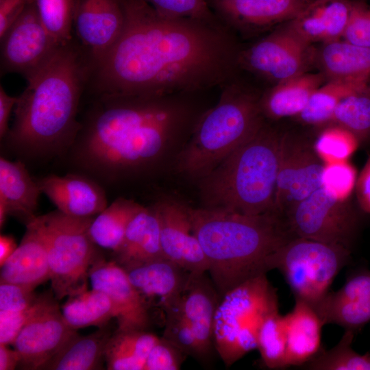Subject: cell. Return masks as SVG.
<instances>
[{"label":"cell","instance_id":"1","mask_svg":"<svg viewBox=\"0 0 370 370\" xmlns=\"http://www.w3.org/2000/svg\"><path fill=\"white\" fill-rule=\"evenodd\" d=\"M122 34L96 64L98 95L204 92L237 76L241 49L223 23L160 14L143 0H121Z\"/></svg>","mask_w":370,"mask_h":370},{"label":"cell","instance_id":"2","mask_svg":"<svg viewBox=\"0 0 370 370\" xmlns=\"http://www.w3.org/2000/svg\"><path fill=\"white\" fill-rule=\"evenodd\" d=\"M203 92L98 95L73 144L86 169L110 181L173 169L200 117Z\"/></svg>","mask_w":370,"mask_h":370},{"label":"cell","instance_id":"3","mask_svg":"<svg viewBox=\"0 0 370 370\" xmlns=\"http://www.w3.org/2000/svg\"><path fill=\"white\" fill-rule=\"evenodd\" d=\"M92 64L73 40L25 79L18 97L14 119L5 136L21 151L32 155L61 152L74 143L82 123L77 120L79 99L90 81Z\"/></svg>","mask_w":370,"mask_h":370},{"label":"cell","instance_id":"4","mask_svg":"<svg viewBox=\"0 0 370 370\" xmlns=\"http://www.w3.org/2000/svg\"><path fill=\"white\" fill-rule=\"evenodd\" d=\"M188 212L221 298L272 270L273 254L295 237L285 217L275 212L247 215L190 206Z\"/></svg>","mask_w":370,"mask_h":370},{"label":"cell","instance_id":"5","mask_svg":"<svg viewBox=\"0 0 370 370\" xmlns=\"http://www.w3.org/2000/svg\"><path fill=\"white\" fill-rule=\"evenodd\" d=\"M282 133L267 123L197 181L202 208L247 215L274 211Z\"/></svg>","mask_w":370,"mask_h":370},{"label":"cell","instance_id":"6","mask_svg":"<svg viewBox=\"0 0 370 370\" xmlns=\"http://www.w3.org/2000/svg\"><path fill=\"white\" fill-rule=\"evenodd\" d=\"M220 88L217 103L200 117L173 168L196 182L256 134L266 123L260 106L261 95L239 82L237 76Z\"/></svg>","mask_w":370,"mask_h":370},{"label":"cell","instance_id":"7","mask_svg":"<svg viewBox=\"0 0 370 370\" xmlns=\"http://www.w3.org/2000/svg\"><path fill=\"white\" fill-rule=\"evenodd\" d=\"M93 218L56 210L33 220L45 242L51 290L57 300L88 290L89 270L102 256L89 234Z\"/></svg>","mask_w":370,"mask_h":370},{"label":"cell","instance_id":"8","mask_svg":"<svg viewBox=\"0 0 370 370\" xmlns=\"http://www.w3.org/2000/svg\"><path fill=\"white\" fill-rule=\"evenodd\" d=\"M278 307L276 291L266 275L249 280L221 297L214 315L213 341L226 367L257 349L262 322Z\"/></svg>","mask_w":370,"mask_h":370},{"label":"cell","instance_id":"9","mask_svg":"<svg viewBox=\"0 0 370 370\" xmlns=\"http://www.w3.org/2000/svg\"><path fill=\"white\" fill-rule=\"evenodd\" d=\"M350 254L341 245L295 236L275 251L271 267L282 273L295 299L314 309L349 262Z\"/></svg>","mask_w":370,"mask_h":370},{"label":"cell","instance_id":"10","mask_svg":"<svg viewBox=\"0 0 370 370\" xmlns=\"http://www.w3.org/2000/svg\"><path fill=\"white\" fill-rule=\"evenodd\" d=\"M295 236L343 246L351 250L360 218L349 199H339L322 186L285 216Z\"/></svg>","mask_w":370,"mask_h":370},{"label":"cell","instance_id":"11","mask_svg":"<svg viewBox=\"0 0 370 370\" xmlns=\"http://www.w3.org/2000/svg\"><path fill=\"white\" fill-rule=\"evenodd\" d=\"M325 165L314 143L306 136L282 133L274 211L285 217L298 203L320 188Z\"/></svg>","mask_w":370,"mask_h":370},{"label":"cell","instance_id":"12","mask_svg":"<svg viewBox=\"0 0 370 370\" xmlns=\"http://www.w3.org/2000/svg\"><path fill=\"white\" fill-rule=\"evenodd\" d=\"M250 47L241 49L239 69L276 84L306 72L313 62L311 45L305 42L285 23Z\"/></svg>","mask_w":370,"mask_h":370},{"label":"cell","instance_id":"13","mask_svg":"<svg viewBox=\"0 0 370 370\" xmlns=\"http://www.w3.org/2000/svg\"><path fill=\"white\" fill-rule=\"evenodd\" d=\"M60 45L42 25L30 0L1 38V65L5 73L25 78L46 63Z\"/></svg>","mask_w":370,"mask_h":370},{"label":"cell","instance_id":"14","mask_svg":"<svg viewBox=\"0 0 370 370\" xmlns=\"http://www.w3.org/2000/svg\"><path fill=\"white\" fill-rule=\"evenodd\" d=\"M125 20L121 0H74L73 27L92 68L116 42Z\"/></svg>","mask_w":370,"mask_h":370},{"label":"cell","instance_id":"15","mask_svg":"<svg viewBox=\"0 0 370 370\" xmlns=\"http://www.w3.org/2000/svg\"><path fill=\"white\" fill-rule=\"evenodd\" d=\"M153 206L159 221L162 256L191 274L208 272L207 260L193 232L189 206L172 199H162Z\"/></svg>","mask_w":370,"mask_h":370},{"label":"cell","instance_id":"16","mask_svg":"<svg viewBox=\"0 0 370 370\" xmlns=\"http://www.w3.org/2000/svg\"><path fill=\"white\" fill-rule=\"evenodd\" d=\"M92 288L109 296L116 310L117 330H147L151 323V306L130 281L123 268L103 256L88 273Z\"/></svg>","mask_w":370,"mask_h":370},{"label":"cell","instance_id":"17","mask_svg":"<svg viewBox=\"0 0 370 370\" xmlns=\"http://www.w3.org/2000/svg\"><path fill=\"white\" fill-rule=\"evenodd\" d=\"M77 332L67 325L56 299L30 320L14 341L21 356L18 367L42 369Z\"/></svg>","mask_w":370,"mask_h":370},{"label":"cell","instance_id":"18","mask_svg":"<svg viewBox=\"0 0 370 370\" xmlns=\"http://www.w3.org/2000/svg\"><path fill=\"white\" fill-rule=\"evenodd\" d=\"M215 14L233 32L249 34L286 23L307 5L306 0H237L211 2Z\"/></svg>","mask_w":370,"mask_h":370},{"label":"cell","instance_id":"19","mask_svg":"<svg viewBox=\"0 0 370 370\" xmlns=\"http://www.w3.org/2000/svg\"><path fill=\"white\" fill-rule=\"evenodd\" d=\"M221 297L206 273H190L187 286L177 305L193 332L199 349V360L207 362L215 352L213 325Z\"/></svg>","mask_w":370,"mask_h":370},{"label":"cell","instance_id":"20","mask_svg":"<svg viewBox=\"0 0 370 370\" xmlns=\"http://www.w3.org/2000/svg\"><path fill=\"white\" fill-rule=\"evenodd\" d=\"M125 271L150 306L160 307L164 314L178 304L190 276L189 272L164 257Z\"/></svg>","mask_w":370,"mask_h":370},{"label":"cell","instance_id":"21","mask_svg":"<svg viewBox=\"0 0 370 370\" xmlns=\"http://www.w3.org/2000/svg\"><path fill=\"white\" fill-rule=\"evenodd\" d=\"M37 182L42 193L47 195L57 210L68 215L94 217L108 206L103 189L86 176L52 174Z\"/></svg>","mask_w":370,"mask_h":370},{"label":"cell","instance_id":"22","mask_svg":"<svg viewBox=\"0 0 370 370\" xmlns=\"http://www.w3.org/2000/svg\"><path fill=\"white\" fill-rule=\"evenodd\" d=\"M16 250L1 266L0 282L12 283L32 289L51 279L45 240L32 221Z\"/></svg>","mask_w":370,"mask_h":370},{"label":"cell","instance_id":"23","mask_svg":"<svg viewBox=\"0 0 370 370\" xmlns=\"http://www.w3.org/2000/svg\"><path fill=\"white\" fill-rule=\"evenodd\" d=\"M42 193L37 182L30 177L25 164L0 158V227L8 216L18 218L25 225L37 216L38 198Z\"/></svg>","mask_w":370,"mask_h":370},{"label":"cell","instance_id":"24","mask_svg":"<svg viewBox=\"0 0 370 370\" xmlns=\"http://www.w3.org/2000/svg\"><path fill=\"white\" fill-rule=\"evenodd\" d=\"M352 5L350 0H314L286 24L310 45L340 40L347 25Z\"/></svg>","mask_w":370,"mask_h":370},{"label":"cell","instance_id":"25","mask_svg":"<svg viewBox=\"0 0 370 370\" xmlns=\"http://www.w3.org/2000/svg\"><path fill=\"white\" fill-rule=\"evenodd\" d=\"M162 257L156 211L153 205L143 206L129 223L121 245L112 252V260L126 269Z\"/></svg>","mask_w":370,"mask_h":370},{"label":"cell","instance_id":"26","mask_svg":"<svg viewBox=\"0 0 370 370\" xmlns=\"http://www.w3.org/2000/svg\"><path fill=\"white\" fill-rule=\"evenodd\" d=\"M326 80L348 79L369 82L370 49L343 39L321 43L313 50V62Z\"/></svg>","mask_w":370,"mask_h":370},{"label":"cell","instance_id":"27","mask_svg":"<svg viewBox=\"0 0 370 370\" xmlns=\"http://www.w3.org/2000/svg\"><path fill=\"white\" fill-rule=\"evenodd\" d=\"M321 72H304L275 84L261 95L260 106L266 119L297 116L314 91L326 82Z\"/></svg>","mask_w":370,"mask_h":370},{"label":"cell","instance_id":"28","mask_svg":"<svg viewBox=\"0 0 370 370\" xmlns=\"http://www.w3.org/2000/svg\"><path fill=\"white\" fill-rule=\"evenodd\" d=\"M284 319L286 367L302 366L319 352L323 323L315 310L299 299H295L293 310Z\"/></svg>","mask_w":370,"mask_h":370},{"label":"cell","instance_id":"29","mask_svg":"<svg viewBox=\"0 0 370 370\" xmlns=\"http://www.w3.org/2000/svg\"><path fill=\"white\" fill-rule=\"evenodd\" d=\"M108 325L88 335L77 332L42 368L45 370H95L102 369L106 345L112 335Z\"/></svg>","mask_w":370,"mask_h":370},{"label":"cell","instance_id":"30","mask_svg":"<svg viewBox=\"0 0 370 370\" xmlns=\"http://www.w3.org/2000/svg\"><path fill=\"white\" fill-rule=\"evenodd\" d=\"M158 337L147 330H116L105 350L109 370H144L146 359Z\"/></svg>","mask_w":370,"mask_h":370},{"label":"cell","instance_id":"31","mask_svg":"<svg viewBox=\"0 0 370 370\" xmlns=\"http://www.w3.org/2000/svg\"><path fill=\"white\" fill-rule=\"evenodd\" d=\"M61 311L67 325L75 331L89 326L105 327L117 315L109 296L93 288L69 297Z\"/></svg>","mask_w":370,"mask_h":370},{"label":"cell","instance_id":"32","mask_svg":"<svg viewBox=\"0 0 370 370\" xmlns=\"http://www.w3.org/2000/svg\"><path fill=\"white\" fill-rule=\"evenodd\" d=\"M143 206L134 200L119 197L93 218L89 234L99 247L115 251L121 245L132 218Z\"/></svg>","mask_w":370,"mask_h":370},{"label":"cell","instance_id":"33","mask_svg":"<svg viewBox=\"0 0 370 370\" xmlns=\"http://www.w3.org/2000/svg\"><path fill=\"white\" fill-rule=\"evenodd\" d=\"M370 90L369 83L348 79H330L317 88L304 109L297 116L306 125L330 123L339 102L353 93Z\"/></svg>","mask_w":370,"mask_h":370},{"label":"cell","instance_id":"34","mask_svg":"<svg viewBox=\"0 0 370 370\" xmlns=\"http://www.w3.org/2000/svg\"><path fill=\"white\" fill-rule=\"evenodd\" d=\"M257 349L264 366L270 369L287 367L286 332L284 316L279 309L269 314L262 322L258 336Z\"/></svg>","mask_w":370,"mask_h":370},{"label":"cell","instance_id":"35","mask_svg":"<svg viewBox=\"0 0 370 370\" xmlns=\"http://www.w3.org/2000/svg\"><path fill=\"white\" fill-rule=\"evenodd\" d=\"M354 331L345 330L340 341L328 351L319 352L304 366L312 370H370V355L354 350Z\"/></svg>","mask_w":370,"mask_h":370},{"label":"cell","instance_id":"36","mask_svg":"<svg viewBox=\"0 0 370 370\" xmlns=\"http://www.w3.org/2000/svg\"><path fill=\"white\" fill-rule=\"evenodd\" d=\"M330 123L352 133L358 140L370 137V90L353 93L336 107Z\"/></svg>","mask_w":370,"mask_h":370},{"label":"cell","instance_id":"37","mask_svg":"<svg viewBox=\"0 0 370 370\" xmlns=\"http://www.w3.org/2000/svg\"><path fill=\"white\" fill-rule=\"evenodd\" d=\"M38 16L60 45L73 40L74 0H34Z\"/></svg>","mask_w":370,"mask_h":370},{"label":"cell","instance_id":"38","mask_svg":"<svg viewBox=\"0 0 370 370\" xmlns=\"http://www.w3.org/2000/svg\"><path fill=\"white\" fill-rule=\"evenodd\" d=\"M315 312L324 324L333 323L354 331L370 321V297L317 306Z\"/></svg>","mask_w":370,"mask_h":370},{"label":"cell","instance_id":"39","mask_svg":"<svg viewBox=\"0 0 370 370\" xmlns=\"http://www.w3.org/2000/svg\"><path fill=\"white\" fill-rule=\"evenodd\" d=\"M358 141L352 133L334 125L318 136L314 146L319 156L328 164L346 161L356 150Z\"/></svg>","mask_w":370,"mask_h":370},{"label":"cell","instance_id":"40","mask_svg":"<svg viewBox=\"0 0 370 370\" xmlns=\"http://www.w3.org/2000/svg\"><path fill=\"white\" fill-rule=\"evenodd\" d=\"M51 291L39 295L29 308L15 312H0V343L12 345L22 328L56 300Z\"/></svg>","mask_w":370,"mask_h":370},{"label":"cell","instance_id":"41","mask_svg":"<svg viewBox=\"0 0 370 370\" xmlns=\"http://www.w3.org/2000/svg\"><path fill=\"white\" fill-rule=\"evenodd\" d=\"M161 14L189 18L210 23H222L207 0H143Z\"/></svg>","mask_w":370,"mask_h":370},{"label":"cell","instance_id":"42","mask_svg":"<svg viewBox=\"0 0 370 370\" xmlns=\"http://www.w3.org/2000/svg\"><path fill=\"white\" fill-rule=\"evenodd\" d=\"M356 171L347 161L325 164L321 186L332 196L339 199H349L356 183Z\"/></svg>","mask_w":370,"mask_h":370},{"label":"cell","instance_id":"43","mask_svg":"<svg viewBox=\"0 0 370 370\" xmlns=\"http://www.w3.org/2000/svg\"><path fill=\"white\" fill-rule=\"evenodd\" d=\"M187 355L166 338H159L151 348L144 370H178Z\"/></svg>","mask_w":370,"mask_h":370},{"label":"cell","instance_id":"44","mask_svg":"<svg viewBox=\"0 0 370 370\" xmlns=\"http://www.w3.org/2000/svg\"><path fill=\"white\" fill-rule=\"evenodd\" d=\"M342 38L370 49V8L363 2L352 1L349 21Z\"/></svg>","mask_w":370,"mask_h":370},{"label":"cell","instance_id":"45","mask_svg":"<svg viewBox=\"0 0 370 370\" xmlns=\"http://www.w3.org/2000/svg\"><path fill=\"white\" fill-rule=\"evenodd\" d=\"M40 294L23 286L0 282V312H15L32 306Z\"/></svg>","mask_w":370,"mask_h":370},{"label":"cell","instance_id":"46","mask_svg":"<svg viewBox=\"0 0 370 370\" xmlns=\"http://www.w3.org/2000/svg\"><path fill=\"white\" fill-rule=\"evenodd\" d=\"M369 297H370V271H364L348 279L338 291L328 292L317 306L332 304Z\"/></svg>","mask_w":370,"mask_h":370},{"label":"cell","instance_id":"47","mask_svg":"<svg viewBox=\"0 0 370 370\" xmlns=\"http://www.w3.org/2000/svg\"><path fill=\"white\" fill-rule=\"evenodd\" d=\"M30 0H0V38Z\"/></svg>","mask_w":370,"mask_h":370},{"label":"cell","instance_id":"48","mask_svg":"<svg viewBox=\"0 0 370 370\" xmlns=\"http://www.w3.org/2000/svg\"><path fill=\"white\" fill-rule=\"evenodd\" d=\"M355 188L360 208L370 213V157L356 180Z\"/></svg>","mask_w":370,"mask_h":370},{"label":"cell","instance_id":"49","mask_svg":"<svg viewBox=\"0 0 370 370\" xmlns=\"http://www.w3.org/2000/svg\"><path fill=\"white\" fill-rule=\"evenodd\" d=\"M18 101V97H12L6 93L2 85L0 86V137L7 135L9 127L8 121L14 106Z\"/></svg>","mask_w":370,"mask_h":370},{"label":"cell","instance_id":"50","mask_svg":"<svg viewBox=\"0 0 370 370\" xmlns=\"http://www.w3.org/2000/svg\"><path fill=\"white\" fill-rule=\"evenodd\" d=\"M20 361V354L15 349L0 343V370H13L18 367Z\"/></svg>","mask_w":370,"mask_h":370},{"label":"cell","instance_id":"51","mask_svg":"<svg viewBox=\"0 0 370 370\" xmlns=\"http://www.w3.org/2000/svg\"><path fill=\"white\" fill-rule=\"evenodd\" d=\"M14 238L10 235L0 236V266L8 260L17 248Z\"/></svg>","mask_w":370,"mask_h":370},{"label":"cell","instance_id":"52","mask_svg":"<svg viewBox=\"0 0 370 370\" xmlns=\"http://www.w3.org/2000/svg\"><path fill=\"white\" fill-rule=\"evenodd\" d=\"M219 1H237V0H210L211 2Z\"/></svg>","mask_w":370,"mask_h":370},{"label":"cell","instance_id":"53","mask_svg":"<svg viewBox=\"0 0 370 370\" xmlns=\"http://www.w3.org/2000/svg\"><path fill=\"white\" fill-rule=\"evenodd\" d=\"M306 1L309 3V2H311V1H312L314 0H306Z\"/></svg>","mask_w":370,"mask_h":370}]
</instances>
